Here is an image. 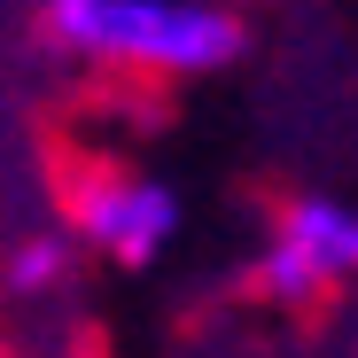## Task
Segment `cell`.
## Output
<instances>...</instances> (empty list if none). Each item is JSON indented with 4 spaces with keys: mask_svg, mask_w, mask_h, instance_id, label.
<instances>
[{
    "mask_svg": "<svg viewBox=\"0 0 358 358\" xmlns=\"http://www.w3.org/2000/svg\"><path fill=\"white\" fill-rule=\"evenodd\" d=\"M0 358H16V350H8V335H0Z\"/></svg>",
    "mask_w": 358,
    "mask_h": 358,
    "instance_id": "5",
    "label": "cell"
},
{
    "mask_svg": "<svg viewBox=\"0 0 358 358\" xmlns=\"http://www.w3.org/2000/svg\"><path fill=\"white\" fill-rule=\"evenodd\" d=\"M226 8H250V0H226Z\"/></svg>",
    "mask_w": 358,
    "mask_h": 358,
    "instance_id": "6",
    "label": "cell"
},
{
    "mask_svg": "<svg viewBox=\"0 0 358 358\" xmlns=\"http://www.w3.org/2000/svg\"><path fill=\"white\" fill-rule=\"evenodd\" d=\"M63 234H71V250L94 257V265L156 273L179 250V234H187V195H179L164 171L94 156L63 187Z\"/></svg>",
    "mask_w": 358,
    "mask_h": 358,
    "instance_id": "2",
    "label": "cell"
},
{
    "mask_svg": "<svg viewBox=\"0 0 358 358\" xmlns=\"http://www.w3.org/2000/svg\"><path fill=\"white\" fill-rule=\"evenodd\" d=\"M39 31L71 63L133 78H218L250 47V16L226 0H39Z\"/></svg>",
    "mask_w": 358,
    "mask_h": 358,
    "instance_id": "1",
    "label": "cell"
},
{
    "mask_svg": "<svg viewBox=\"0 0 358 358\" xmlns=\"http://www.w3.org/2000/svg\"><path fill=\"white\" fill-rule=\"evenodd\" d=\"M78 265H86V257L71 250V234H63V226H55V234H31V242L8 250L0 296H8V304H55V296H71Z\"/></svg>",
    "mask_w": 358,
    "mask_h": 358,
    "instance_id": "4",
    "label": "cell"
},
{
    "mask_svg": "<svg viewBox=\"0 0 358 358\" xmlns=\"http://www.w3.org/2000/svg\"><path fill=\"white\" fill-rule=\"evenodd\" d=\"M358 288V203L288 195L250 257V296L280 320H312Z\"/></svg>",
    "mask_w": 358,
    "mask_h": 358,
    "instance_id": "3",
    "label": "cell"
}]
</instances>
